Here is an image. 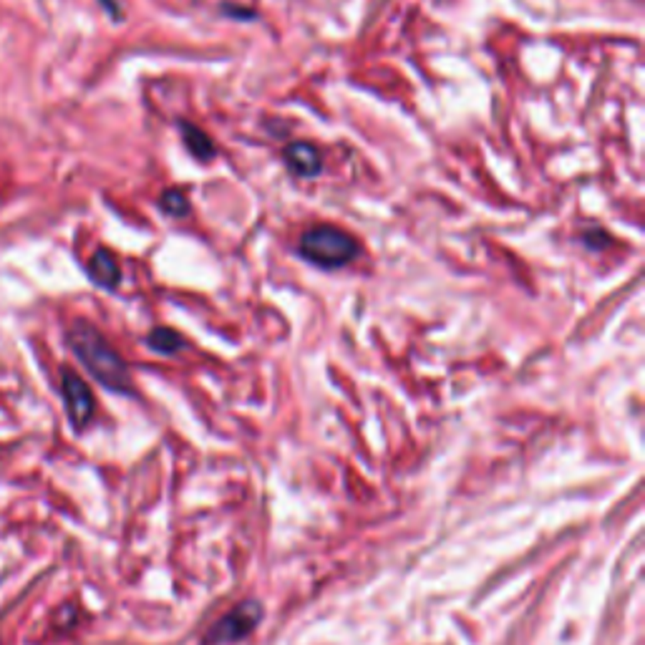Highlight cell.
Here are the masks:
<instances>
[{"instance_id":"9","label":"cell","mask_w":645,"mask_h":645,"mask_svg":"<svg viewBox=\"0 0 645 645\" xmlns=\"http://www.w3.org/2000/svg\"><path fill=\"white\" fill-rule=\"evenodd\" d=\"M159 207H162V212L165 215H169V217H186L189 215V209H192V205H189V197H186L185 189H176V186H172V189H166L165 195L159 197Z\"/></svg>"},{"instance_id":"7","label":"cell","mask_w":645,"mask_h":645,"mask_svg":"<svg viewBox=\"0 0 645 645\" xmlns=\"http://www.w3.org/2000/svg\"><path fill=\"white\" fill-rule=\"evenodd\" d=\"M176 129L182 134V142H185L186 152L192 154L195 159H199V162H212V159L217 156V144L212 142V136H209L205 129H199L197 124L179 119L176 121Z\"/></svg>"},{"instance_id":"2","label":"cell","mask_w":645,"mask_h":645,"mask_svg":"<svg viewBox=\"0 0 645 645\" xmlns=\"http://www.w3.org/2000/svg\"><path fill=\"white\" fill-rule=\"evenodd\" d=\"M361 242L338 225H313L297 240V255L320 270H340L361 257Z\"/></svg>"},{"instance_id":"10","label":"cell","mask_w":645,"mask_h":645,"mask_svg":"<svg viewBox=\"0 0 645 645\" xmlns=\"http://www.w3.org/2000/svg\"><path fill=\"white\" fill-rule=\"evenodd\" d=\"M219 13L230 15V18H237V21H257V13L252 8H245V5H232V3H225L219 5Z\"/></svg>"},{"instance_id":"4","label":"cell","mask_w":645,"mask_h":645,"mask_svg":"<svg viewBox=\"0 0 645 645\" xmlns=\"http://www.w3.org/2000/svg\"><path fill=\"white\" fill-rule=\"evenodd\" d=\"M61 391L66 401V411L71 424L76 428H84L94 416V394L86 386V381L74 371H64L61 376Z\"/></svg>"},{"instance_id":"8","label":"cell","mask_w":645,"mask_h":645,"mask_svg":"<svg viewBox=\"0 0 645 645\" xmlns=\"http://www.w3.org/2000/svg\"><path fill=\"white\" fill-rule=\"evenodd\" d=\"M146 346H149L154 353L175 356L176 350L185 348V338H182L175 328H154L152 333L146 336Z\"/></svg>"},{"instance_id":"1","label":"cell","mask_w":645,"mask_h":645,"mask_svg":"<svg viewBox=\"0 0 645 645\" xmlns=\"http://www.w3.org/2000/svg\"><path fill=\"white\" fill-rule=\"evenodd\" d=\"M68 346L101 386H106L116 394L132 391V376L126 363L109 340L101 336L96 326H91L88 320H74L68 328Z\"/></svg>"},{"instance_id":"11","label":"cell","mask_w":645,"mask_h":645,"mask_svg":"<svg viewBox=\"0 0 645 645\" xmlns=\"http://www.w3.org/2000/svg\"><path fill=\"white\" fill-rule=\"evenodd\" d=\"M582 242H585L590 250H602V247H605V245H610L612 240H610V235H608L605 230H590V232H585V235H582Z\"/></svg>"},{"instance_id":"6","label":"cell","mask_w":645,"mask_h":645,"mask_svg":"<svg viewBox=\"0 0 645 645\" xmlns=\"http://www.w3.org/2000/svg\"><path fill=\"white\" fill-rule=\"evenodd\" d=\"M88 277L99 285V287H104V290H114V287H119L121 267H119V260H116V255H114L111 250H106V247H101V250L94 252L91 260H88Z\"/></svg>"},{"instance_id":"5","label":"cell","mask_w":645,"mask_h":645,"mask_svg":"<svg viewBox=\"0 0 645 645\" xmlns=\"http://www.w3.org/2000/svg\"><path fill=\"white\" fill-rule=\"evenodd\" d=\"M283 159L290 166V172L306 179H313L323 172V154L310 142H290L283 149Z\"/></svg>"},{"instance_id":"3","label":"cell","mask_w":645,"mask_h":645,"mask_svg":"<svg viewBox=\"0 0 645 645\" xmlns=\"http://www.w3.org/2000/svg\"><path fill=\"white\" fill-rule=\"evenodd\" d=\"M260 605L257 602H242L235 610L227 612L222 620H219L207 635V645H219V643H232V640H240L245 635L250 633L252 628L260 620Z\"/></svg>"}]
</instances>
